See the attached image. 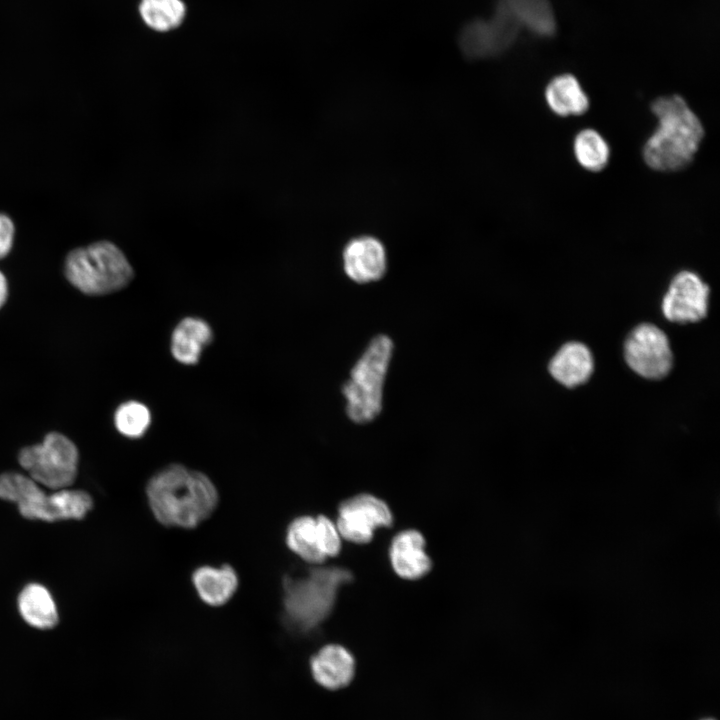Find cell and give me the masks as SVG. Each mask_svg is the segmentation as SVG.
<instances>
[{"label": "cell", "instance_id": "6da1fadb", "mask_svg": "<svg viewBox=\"0 0 720 720\" xmlns=\"http://www.w3.org/2000/svg\"><path fill=\"white\" fill-rule=\"evenodd\" d=\"M146 494L154 517L168 527L194 528L218 504V492L210 478L177 463L156 472L147 483Z\"/></svg>", "mask_w": 720, "mask_h": 720}, {"label": "cell", "instance_id": "7a4b0ae2", "mask_svg": "<svg viewBox=\"0 0 720 720\" xmlns=\"http://www.w3.org/2000/svg\"><path fill=\"white\" fill-rule=\"evenodd\" d=\"M650 108L658 123L643 146L645 163L660 172L686 168L704 137L699 117L680 95L658 97Z\"/></svg>", "mask_w": 720, "mask_h": 720}, {"label": "cell", "instance_id": "3957f363", "mask_svg": "<svg viewBox=\"0 0 720 720\" xmlns=\"http://www.w3.org/2000/svg\"><path fill=\"white\" fill-rule=\"evenodd\" d=\"M64 274L76 289L92 296L120 291L135 275L124 252L109 240L70 250L65 257Z\"/></svg>", "mask_w": 720, "mask_h": 720}, {"label": "cell", "instance_id": "277c9868", "mask_svg": "<svg viewBox=\"0 0 720 720\" xmlns=\"http://www.w3.org/2000/svg\"><path fill=\"white\" fill-rule=\"evenodd\" d=\"M351 579L350 571L340 567L313 568L305 576L286 577L283 604L289 623L302 631L315 628L329 615L339 588Z\"/></svg>", "mask_w": 720, "mask_h": 720}, {"label": "cell", "instance_id": "5b68a950", "mask_svg": "<svg viewBox=\"0 0 720 720\" xmlns=\"http://www.w3.org/2000/svg\"><path fill=\"white\" fill-rule=\"evenodd\" d=\"M393 354V342L387 335L375 336L357 360L350 378L342 386L345 410L351 421L366 424L382 410L383 388Z\"/></svg>", "mask_w": 720, "mask_h": 720}, {"label": "cell", "instance_id": "8992f818", "mask_svg": "<svg viewBox=\"0 0 720 720\" xmlns=\"http://www.w3.org/2000/svg\"><path fill=\"white\" fill-rule=\"evenodd\" d=\"M0 498L15 502L23 517L46 522L81 519L93 505L84 491L65 488L47 495L31 477L17 472L0 475Z\"/></svg>", "mask_w": 720, "mask_h": 720}, {"label": "cell", "instance_id": "52a82bcc", "mask_svg": "<svg viewBox=\"0 0 720 720\" xmlns=\"http://www.w3.org/2000/svg\"><path fill=\"white\" fill-rule=\"evenodd\" d=\"M18 461L38 484L60 490L75 481L79 453L72 440L59 432H51L41 443L21 449Z\"/></svg>", "mask_w": 720, "mask_h": 720}, {"label": "cell", "instance_id": "ba28073f", "mask_svg": "<svg viewBox=\"0 0 720 720\" xmlns=\"http://www.w3.org/2000/svg\"><path fill=\"white\" fill-rule=\"evenodd\" d=\"M625 359L638 375L648 379H660L672 367V352L665 333L652 324L637 326L626 339Z\"/></svg>", "mask_w": 720, "mask_h": 720}, {"label": "cell", "instance_id": "9c48e42d", "mask_svg": "<svg viewBox=\"0 0 720 720\" xmlns=\"http://www.w3.org/2000/svg\"><path fill=\"white\" fill-rule=\"evenodd\" d=\"M393 522L388 505L376 496L360 494L344 501L338 509L336 527L342 538L356 544L368 543L379 527Z\"/></svg>", "mask_w": 720, "mask_h": 720}, {"label": "cell", "instance_id": "30bf717a", "mask_svg": "<svg viewBox=\"0 0 720 720\" xmlns=\"http://www.w3.org/2000/svg\"><path fill=\"white\" fill-rule=\"evenodd\" d=\"M709 287L694 272L681 271L672 279L663 302L664 316L677 323L702 320L707 314Z\"/></svg>", "mask_w": 720, "mask_h": 720}, {"label": "cell", "instance_id": "8fae6325", "mask_svg": "<svg viewBox=\"0 0 720 720\" xmlns=\"http://www.w3.org/2000/svg\"><path fill=\"white\" fill-rule=\"evenodd\" d=\"M342 259L345 274L358 284L380 280L387 268L385 247L372 236L351 239L343 249Z\"/></svg>", "mask_w": 720, "mask_h": 720}, {"label": "cell", "instance_id": "7c38bea8", "mask_svg": "<svg viewBox=\"0 0 720 720\" xmlns=\"http://www.w3.org/2000/svg\"><path fill=\"white\" fill-rule=\"evenodd\" d=\"M314 680L328 690H340L353 681L356 663L351 652L342 645L323 646L310 661Z\"/></svg>", "mask_w": 720, "mask_h": 720}, {"label": "cell", "instance_id": "4fadbf2b", "mask_svg": "<svg viewBox=\"0 0 720 720\" xmlns=\"http://www.w3.org/2000/svg\"><path fill=\"white\" fill-rule=\"evenodd\" d=\"M424 547V537L417 530H404L393 538L389 556L399 577L416 580L430 571L432 562Z\"/></svg>", "mask_w": 720, "mask_h": 720}, {"label": "cell", "instance_id": "5bb4252c", "mask_svg": "<svg viewBox=\"0 0 720 720\" xmlns=\"http://www.w3.org/2000/svg\"><path fill=\"white\" fill-rule=\"evenodd\" d=\"M214 338L210 324L200 318L187 316L181 319L172 331L170 352L173 358L187 366L195 365Z\"/></svg>", "mask_w": 720, "mask_h": 720}, {"label": "cell", "instance_id": "9a60e30c", "mask_svg": "<svg viewBox=\"0 0 720 720\" xmlns=\"http://www.w3.org/2000/svg\"><path fill=\"white\" fill-rule=\"evenodd\" d=\"M552 377L566 387L584 384L593 372V358L588 347L579 342L564 344L549 363Z\"/></svg>", "mask_w": 720, "mask_h": 720}, {"label": "cell", "instance_id": "2e32d148", "mask_svg": "<svg viewBox=\"0 0 720 720\" xmlns=\"http://www.w3.org/2000/svg\"><path fill=\"white\" fill-rule=\"evenodd\" d=\"M544 97L549 109L560 117L583 115L590 106L579 80L570 73L553 77L545 87Z\"/></svg>", "mask_w": 720, "mask_h": 720}, {"label": "cell", "instance_id": "e0dca14e", "mask_svg": "<svg viewBox=\"0 0 720 720\" xmlns=\"http://www.w3.org/2000/svg\"><path fill=\"white\" fill-rule=\"evenodd\" d=\"M192 581L200 599L210 606L227 603L238 588V576L233 567L201 566L192 574Z\"/></svg>", "mask_w": 720, "mask_h": 720}, {"label": "cell", "instance_id": "ac0fdd59", "mask_svg": "<svg viewBox=\"0 0 720 720\" xmlns=\"http://www.w3.org/2000/svg\"><path fill=\"white\" fill-rule=\"evenodd\" d=\"M518 25L539 37L556 31L555 15L549 0H501Z\"/></svg>", "mask_w": 720, "mask_h": 720}, {"label": "cell", "instance_id": "d6986e66", "mask_svg": "<svg viewBox=\"0 0 720 720\" xmlns=\"http://www.w3.org/2000/svg\"><path fill=\"white\" fill-rule=\"evenodd\" d=\"M22 618L38 629H49L58 622V612L50 592L42 585H27L18 597Z\"/></svg>", "mask_w": 720, "mask_h": 720}, {"label": "cell", "instance_id": "ffe728a7", "mask_svg": "<svg viewBox=\"0 0 720 720\" xmlns=\"http://www.w3.org/2000/svg\"><path fill=\"white\" fill-rule=\"evenodd\" d=\"M286 544L300 558L311 564L325 561L316 517L300 516L288 526Z\"/></svg>", "mask_w": 720, "mask_h": 720}, {"label": "cell", "instance_id": "44dd1931", "mask_svg": "<svg viewBox=\"0 0 720 720\" xmlns=\"http://www.w3.org/2000/svg\"><path fill=\"white\" fill-rule=\"evenodd\" d=\"M573 152L578 164L591 172L603 170L610 159L608 142L593 128L582 129L575 135Z\"/></svg>", "mask_w": 720, "mask_h": 720}, {"label": "cell", "instance_id": "7402d4cb", "mask_svg": "<svg viewBox=\"0 0 720 720\" xmlns=\"http://www.w3.org/2000/svg\"><path fill=\"white\" fill-rule=\"evenodd\" d=\"M185 11V5L181 0H141L139 6L144 22L159 32L179 26L184 19Z\"/></svg>", "mask_w": 720, "mask_h": 720}, {"label": "cell", "instance_id": "603a6c76", "mask_svg": "<svg viewBox=\"0 0 720 720\" xmlns=\"http://www.w3.org/2000/svg\"><path fill=\"white\" fill-rule=\"evenodd\" d=\"M151 421L149 408L136 400L122 403L114 414V424L118 432L132 439L142 437L149 429Z\"/></svg>", "mask_w": 720, "mask_h": 720}, {"label": "cell", "instance_id": "cb8c5ba5", "mask_svg": "<svg viewBox=\"0 0 720 720\" xmlns=\"http://www.w3.org/2000/svg\"><path fill=\"white\" fill-rule=\"evenodd\" d=\"M316 520L320 532L321 548L324 556L327 558L338 555L341 550V536L336 524L323 515L317 516Z\"/></svg>", "mask_w": 720, "mask_h": 720}, {"label": "cell", "instance_id": "d4e9b609", "mask_svg": "<svg viewBox=\"0 0 720 720\" xmlns=\"http://www.w3.org/2000/svg\"><path fill=\"white\" fill-rule=\"evenodd\" d=\"M15 232L12 218L8 214L0 212V259L5 258L12 250Z\"/></svg>", "mask_w": 720, "mask_h": 720}, {"label": "cell", "instance_id": "484cf974", "mask_svg": "<svg viewBox=\"0 0 720 720\" xmlns=\"http://www.w3.org/2000/svg\"><path fill=\"white\" fill-rule=\"evenodd\" d=\"M8 296V282L5 275L0 271V308L5 304Z\"/></svg>", "mask_w": 720, "mask_h": 720}, {"label": "cell", "instance_id": "4316f807", "mask_svg": "<svg viewBox=\"0 0 720 720\" xmlns=\"http://www.w3.org/2000/svg\"><path fill=\"white\" fill-rule=\"evenodd\" d=\"M702 720H714V719H711V718H706V719H702Z\"/></svg>", "mask_w": 720, "mask_h": 720}]
</instances>
